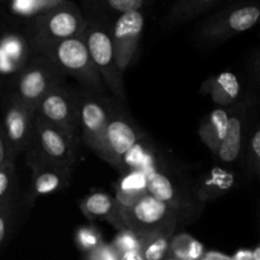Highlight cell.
<instances>
[{
  "mask_svg": "<svg viewBox=\"0 0 260 260\" xmlns=\"http://www.w3.org/2000/svg\"><path fill=\"white\" fill-rule=\"evenodd\" d=\"M32 52L50 58L63 75L76 79L84 90L95 94H103L107 90L91 61L83 36L40 45Z\"/></svg>",
  "mask_w": 260,
  "mask_h": 260,
  "instance_id": "cell-1",
  "label": "cell"
},
{
  "mask_svg": "<svg viewBox=\"0 0 260 260\" xmlns=\"http://www.w3.org/2000/svg\"><path fill=\"white\" fill-rule=\"evenodd\" d=\"M65 75L46 56L33 53L24 68L10 79L9 90L35 112L41 99L63 83Z\"/></svg>",
  "mask_w": 260,
  "mask_h": 260,
  "instance_id": "cell-2",
  "label": "cell"
},
{
  "mask_svg": "<svg viewBox=\"0 0 260 260\" xmlns=\"http://www.w3.org/2000/svg\"><path fill=\"white\" fill-rule=\"evenodd\" d=\"M79 112L80 140L102 157L104 146V135L111 117L113 104L104 99L102 94L88 90H76Z\"/></svg>",
  "mask_w": 260,
  "mask_h": 260,
  "instance_id": "cell-3",
  "label": "cell"
},
{
  "mask_svg": "<svg viewBox=\"0 0 260 260\" xmlns=\"http://www.w3.org/2000/svg\"><path fill=\"white\" fill-rule=\"evenodd\" d=\"M25 154V162L32 172L29 190L22 197L28 208L35 205L37 198L61 192L70 185L73 168L50 161L33 146L28 147Z\"/></svg>",
  "mask_w": 260,
  "mask_h": 260,
  "instance_id": "cell-4",
  "label": "cell"
},
{
  "mask_svg": "<svg viewBox=\"0 0 260 260\" xmlns=\"http://www.w3.org/2000/svg\"><path fill=\"white\" fill-rule=\"evenodd\" d=\"M119 217L126 229L140 238L168 225L179 222V212L154 196H144L128 207H118Z\"/></svg>",
  "mask_w": 260,
  "mask_h": 260,
  "instance_id": "cell-5",
  "label": "cell"
},
{
  "mask_svg": "<svg viewBox=\"0 0 260 260\" xmlns=\"http://www.w3.org/2000/svg\"><path fill=\"white\" fill-rule=\"evenodd\" d=\"M33 118L35 112L25 107L12 91H8L2 99L0 121L7 139L10 159L27 151L33 140Z\"/></svg>",
  "mask_w": 260,
  "mask_h": 260,
  "instance_id": "cell-6",
  "label": "cell"
},
{
  "mask_svg": "<svg viewBox=\"0 0 260 260\" xmlns=\"http://www.w3.org/2000/svg\"><path fill=\"white\" fill-rule=\"evenodd\" d=\"M35 114L57 127L76 141H81L76 90L68 88L63 83L53 88L41 99Z\"/></svg>",
  "mask_w": 260,
  "mask_h": 260,
  "instance_id": "cell-7",
  "label": "cell"
},
{
  "mask_svg": "<svg viewBox=\"0 0 260 260\" xmlns=\"http://www.w3.org/2000/svg\"><path fill=\"white\" fill-rule=\"evenodd\" d=\"M84 41L107 90L111 91L117 101L126 102L127 95L122 78L123 73L117 65L112 36L104 30L93 29L84 36Z\"/></svg>",
  "mask_w": 260,
  "mask_h": 260,
  "instance_id": "cell-8",
  "label": "cell"
},
{
  "mask_svg": "<svg viewBox=\"0 0 260 260\" xmlns=\"http://www.w3.org/2000/svg\"><path fill=\"white\" fill-rule=\"evenodd\" d=\"M29 146L56 164L74 168L78 161L79 141L37 114L33 118V140Z\"/></svg>",
  "mask_w": 260,
  "mask_h": 260,
  "instance_id": "cell-9",
  "label": "cell"
},
{
  "mask_svg": "<svg viewBox=\"0 0 260 260\" xmlns=\"http://www.w3.org/2000/svg\"><path fill=\"white\" fill-rule=\"evenodd\" d=\"M141 141V134L134 126L128 117L119 112L113 106L106 135H104V146L102 159L122 172L123 159L131 151L132 147Z\"/></svg>",
  "mask_w": 260,
  "mask_h": 260,
  "instance_id": "cell-10",
  "label": "cell"
},
{
  "mask_svg": "<svg viewBox=\"0 0 260 260\" xmlns=\"http://www.w3.org/2000/svg\"><path fill=\"white\" fill-rule=\"evenodd\" d=\"M142 28H144V17L139 12L124 13L114 24L112 43H113L117 65L122 73L134 61Z\"/></svg>",
  "mask_w": 260,
  "mask_h": 260,
  "instance_id": "cell-11",
  "label": "cell"
},
{
  "mask_svg": "<svg viewBox=\"0 0 260 260\" xmlns=\"http://www.w3.org/2000/svg\"><path fill=\"white\" fill-rule=\"evenodd\" d=\"M245 104L231 106L225 137L216 154L225 164H234L243 156V149L245 145Z\"/></svg>",
  "mask_w": 260,
  "mask_h": 260,
  "instance_id": "cell-12",
  "label": "cell"
},
{
  "mask_svg": "<svg viewBox=\"0 0 260 260\" xmlns=\"http://www.w3.org/2000/svg\"><path fill=\"white\" fill-rule=\"evenodd\" d=\"M33 55L29 41L18 35L0 37V79L17 75Z\"/></svg>",
  "mask_w": 260,
  "mask_h": 260,
  "instance_id": "cell-13",
  "label": "cell"
},
{
  "mask_svg": "<svg viewBox=\"0 0 260 260\" xmlns=\"http://www.w3.org/2000/svg\"><path fill=\"white\" fill-rule=\"evenodd\" d=\"M80 22L74 14L69 12H58L53 14L45 23V30L42 35L30 43L32 50L40 45L58 42L68 38L81 37Z\"/></svg>",
  "mask_w": 260,
  "mask_h": 260,
  "instance_id": "cell-14",
  "label": "cell"
},
{
  "mask_svg": "<svg viewBox=\"0 0 260 260\" xmlns=\"http://www.w3.org/2000/svg\"><path fill=\"white\" fill-rule=\"evenodd\" d=\"M146 185L149 194L172 206L178 212H182V208L185 206L184 190L179 187V184H175L165 173L160 172L157 168L147 172Z\"/></svg>",
  "mask_w": 260,
  "mask_h": 260,
  "instance_id": "cell-15",
  "label": "cell"
},
{
  "mask_svg": "<svg viewBox=\"0 0 260 260\" xmlns=\"http://www.w3.org/2000/svg\"><path fill=\"white\" fill-rule=\"evenodd\" d=\"M84 215L90 220H107L117 231L123 230L126 226L122 222L118 212V205L111 194L104 192H95L89 194L80 202Z\"/></svg>",
  "mask_w": 260,
  "mask_h": 260,
  "instance_id": "cell-16",
  "label": "cell"
},
{
  "mask_svg": "<svg viewBox=\"0 0 260 260\" xmlns=\"http://www.w3.org/2000/svg\"><path fill=\"white\" fill-rule=\"evenodd\" d=\"M177 230V223L155 230L141 236L140 253L145 260H162L169 254L172 238Z\"/></svg>",
  "mask_w": 260,
  "mask_h": 260,
  "instance_id": "cell-17",
  "label": "cell"
},
{
  "mask_svg": "<svg viewBox=\"0 0 260 260\" xmlns=\"http://www.w3.org/2000/svg\"><path fill=\"white\" fill-rule=\"evenodd\" d=\"M206 84L208 89L203 90H207L212 101L220 104L222 108L233 106L240 95V83L233 73H221Z\"/></svg>",
  "mask_w": 260,
  "mask_h": 260,
  "instance_id": "cell-18",
  "label": "cell"
},
{
  "mask_svg": "<svg viewBox=\"0 0 260 260\" xmlns=\"http://www.w3.org/2000/svg\"><path fill=\"white\" fill-rule=\"evenodd\" d=\"M229 111L225 108H217L210 113L207 119L200 126V136L202 141L207 145L208 149L217 154V150L225 137L228 128Z\"/></svg>",
  "mask_w": 260,
  "mask_h": 260,
  "instance_id": "cell-19",
  "label": "cell"
},
{
  "mask_svg": "<svg viewBox=\"0 0 260 260\" xmlns=\"http://www.w3.org/2000/svg\"><path fill=\"white\" fill-rule=\"evenodd\" d=\"M147 193L146 174L141 172H129L119 180L114 200L118 207H128Z\"/></svg>",
  "mask_w": 260,
  "mask_h": 260,
  "instance_id": "cell-20",
  "label": "cell"
},
{
  "mask_svg": "<svg viewBox=\"0 0 260 260\" xmlns=\"http://www.w3.org/2000/svg\"><path fill=\"white\" fill-rule=\"evenodd\" d=\"M27 210L28 207L19 194L0 207V250L15 231L22 213L27 212Z\"/></svg>",
  "mask_w": 260,
  "mask_h": 260,
  "instance_id": "cell-21",
  "label": "cell"
},
{
  "mask_svg": "<svg viewBox=\"0 0 260 260\" xmlns=\"http://www.w3.org/2000/svg\"><path fill=\"white\" fill-rule=\"evenodd\" d=\"M234 184L233 175L225 173L223 170H213L210 177L206 180L198 184L196 194L198 200L206 202L211 198H217L218 196L226 193V190L230 189Z\"/></svg>",
  "mask_w": 260,
  "mask_h": 260,
  "instance_id": "cell-22",
  "label": "cell"
},
{
  "mask_svg": "<svg viewBox=\"0 0 260 260\" xmlns=\"http://www.w3.org/2000/svg\"><path fill=\"white\" fill-rule=\"evenodd\" d=\"M203 245L188 234H179L172 238L169 254L177 260H200L203 255Z\"/></svg>",
  "mask_w": 260,
  "mask_h": 260,
  "instance_id": "cell-23",
  "label": "cell"
},
{
  "mask_svg": "<svg viewBox=\"0 0 260 260\" xmlns=\"http://www.w3.org/2000/svg\"><path fill=\"white\" fill-rule=\"evenodd\" d=\"M19 194L18 175L13 160H8L0 167V207Z\"/></svg>",
  "mask_w": 260,
  "mask_h": 260,
  "instance_id": "cell-24",
  "label": "cell"
},
{
  "mask_svg": "<svg viewBox=\"0 0 260 260\" xmlns=\"http://www.w3.org/2000/svg\"><path fill=\"white\" fill-rule=\"evenodd\" d=\"M244 165L250 178H258L260 172V128L256 124L243 149Z\"/></svg>",
  "mask_w": 260,
  "mask_h": 260,
  "instance_id": "cell-25",
  "label": "cell"
},
{
  "mask_svg": "<svg viewBox=\"0 0 260 260\" xmlns=\"http://www.w3.org/2000/svg\"><path fill=\"white\" fill-rule=\"evenodd\" d=\"M260 10L256 7H244L229 15V22L234 33L248 30L258 22Z\"/></svg>",
  "mask_w": 260,
  "mask_h": 260,
  "instance_id": "cell-26",
  "label": "cell"
},
{
  "mask_svg": "<svg viewBox=\"0 0 260 260\" xmlns=\"http://www.w3.org/2000/svg\"><path fill=\"white\" fill-rule=\"evenodd\" d=\"M75 239L76 245L84 253H89V251L94 250L101 244L104 243L103 239H102L101 231L94 228H90V226H84V228L79 229L76 231Z\"/></svg>",
  "mask_w": 260,
  "mask_h": 260,
  "instance_id": "cell-27",
  "label": "cell"
},
{
  "mask_svg": "<svg viewBox=\"0 0 260 260\" xmlns=\"http://www.w3.org/2000/svg\"><path fill=\"white\" fill-rule=\"evenodd\" d=\"M140 244H141V238L132 233L128 229L119 230L117 236L114 238L112 246L116 249V251L119 254L129 250H140Z\"/></svg>",
  "mask_w": 260,
  "mask_h": 260,
  "instance_id": "cell-28",
  "label": "cell"
},
{
  "mask_svg": "<svg viewBox=\"0 0 260 260\" xmlns=\"http://www.w3.org/2000/svg\"><path fill=\"white\" fill-rule=\"evenodd\" d=\"M86 260H119V255L112 244L103 243L94 250L86 253Z\"/></svg>",
  "mask_w": 260,
  "mask_h": 260,
  "instance_id": "cell-29",
  "label": "cell"
},
{
  "mask_svg": "<svg viewBox=\"0 0 260 260\" xmlns=\"http://www.w3.org/2000/svg\"><path fill=\"white\" fill-rule=\"evenodd\" d=\"M142 3H144V0H108V4L114 10L122 13V14L131 12H139Z\"/></svg>",
  "mask_w": 260,
  "mask_h": 260,
  "instance_id": "cell-30",
  "label": "cell"
},
{
  "mask_svg": "<svg viewBox=\"0 0 260 260\" xmlns=\"http://www.w3.org/2000/svg\"><path fill=\"white\" fill-rule=\"evenodd\" d=\"M8 160H12V159H10L9 149H8L7 139H5L4 129H3V126H2V121H0V167H2L4 162H7Z\"/></svg>",
  "mask_w": 260,
  "mask_h": 260,
  "instance_id": "cell-31",
  "label": "cell"
},
{
  "mask_svg": "<svg viewBox=\"0 0 260 260\" xmlns=\"http://www.w3.org/2000/svg\"><path fill=\"white\" fill-rule=\"evenodd\" d=\"M200 260H234L233 256L226 255V254L218 253V251H207L203 253Z\"/></svg>",
  "mask_w": 260,
  "mask_h": 260,
  "instance_id": "cell-32",
  "label": "cell"
},
{
  "mask_svg": "<svg viewBox=\"0 0 260 260\" xmlns=\"http://www.w3.org/2000/svg\"><path fill=\"white\" fill-rule=\"evenodd\" d=\"M119 260H145L140 250H129L119 254Z\"/></svg>",
  "mask_w": 260,
  "mask_h": 260,
  "instance_id": "cell-33",
  "label": "cell"
},
{
  "mask_svg": "<svg viewBox=\"0 0 260 260\" xmlns=\"http://www.w3.org/2000/svg\"><path fill=\"white\" fill-rule=\"evenodd\" d=\"M234 260H253V254L251 250L248 249H241V250L236 251L235 255L233 256Z\"/></svg>",
  "mask_w": 260,
  "mask_h": 260,
  "instance_id": "cell-34",
  "label": "cell"
},
{
  "mask_svg": "<svg viewBox=\"0 0 260 260\" xmlns=\"http://www.w3.org/2000/svg\"><path fill=\"white\" fill-rule=\"evenodd\" d=\"M251 254H253V260H260V248L256 246L254 250H251Z\"/></svg>",
  "mask_w": 260,
  "mask_h": 260,
  "instance_id": "cell-35",
  "label": "cell"
},
{
  "mask_svg": "<svg viewBox=\"0 0 260 260\" xmlns=\"http://www.w3.org/2000/svg\"><path fill=\"white\" fill-rule=\"evenodd\" d=\"M162 260H177L175 258H173V256H170V255H168L167 258H164Z\"/></svg>",
  "mask_w": 260,
  "mask_h": 260,
  "instance_id": "cell-36",
  "label": "cell"
},
{
  "mask_svg": "<svg viewBox=\"0 0 260 260\" xmlns=\"http://www.w3.org/2000/svg\"><path fill=\"white\" fill-rule=\"evenodd\" d=\"M0 93H2V79H0Z\"/></svg>",
  "mask_w": 260,
  "mask_h": 260,
  "instance_id": "cell-37",
  "label": "cell"
},
{
  "mask_svg": "<svg viewBox=\"0 0 260 260\" xmlns=\"http://www.w3.org/2000/svg\"><path fill=\"white\" fill-rule=\"evenodd\" d=\"M203 2H211V0H203Z\"/></svg>",
  "mask_w": 260,
  "mask_h": 260,
  "instance_id": "cell-38",
  "label": "cell"
}]
</instances>
